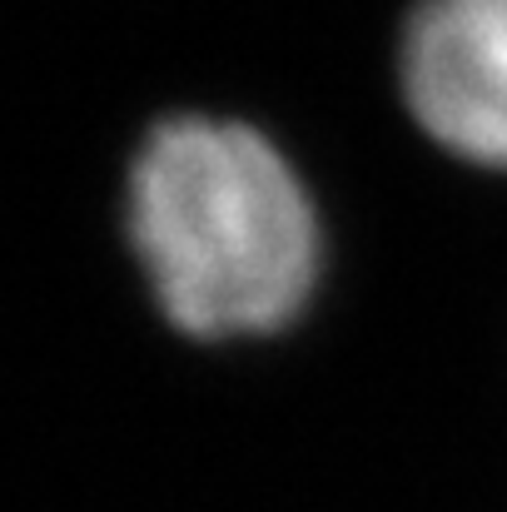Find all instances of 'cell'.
<instances>
[{"label": "cell", "mask_w": 507, "mask_h": 512, "mask_svg": "<svg viewBox=\"0 0 507 512\" xmlns=\"http://www.w3.org/2000/svg\"><path fill=\"white\" fill-rule=\"evenodd\" d=\"M130 239L174 329L249 339L294 324L324 234L294 165L249 125L165 120L130 170Z\"/></svg>", "instance_id": "6da1fadb"}, {"label": "cell", "mask_w": 507, "mask_h": 512, "mask_svg": "<svg viewBox=\"0 0 507 512\" xmlns=\"http://www.w3.org/2000/svg\"><path fill=\"white\" fill-rule=\"evenodd\" d=\"M403 95L458 160L507 170V0H438L408 20Z\"/></svg>", "instance_id": "7a4b0ae2"}]
</instances>
